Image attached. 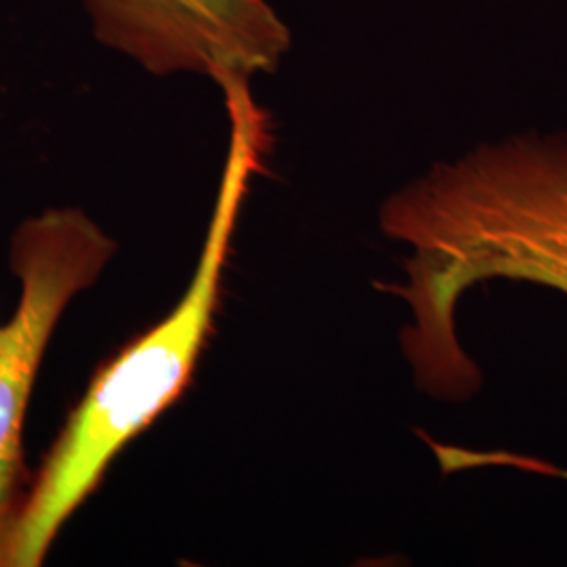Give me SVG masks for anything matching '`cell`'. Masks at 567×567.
Returning <instances> with one entry per match:
<instances>
[{"label":"cell","instance_id":"cell-1","mask_svg":"<svg viewBox=\"0 0 567 567\" xmlns=\"http://www.w3.org/2000/svg\"><path fill=\"white\" fill-rule=\"evenodd\" d=\"M381 227L410 250L405 282L386 292L412 313L402 344L416 383L463 400L480 385L456 332L466 290L511 280L567 297V135L513 137L440 164L389 198Z\"/></svg>","mask_w":567,"mask_h":567},{"label":"cell","instance_id":"cell-2","mask_svg":"<svg viewBox=\"0 0 567 567\" xmlns=\"http://www.w3.org/2000/svg\"><path fill=\"white\" fill-rule=\"evenodd\" d=\"M231 147L203 255L182 301L95 372L44 454L7 567H39L61 527L97 489L122 447L182 398L213 332L246 187L264 154L265 121L250 97L227 103Z\"/></svg>","mask_w":567,"mask_h":567},{"label":"cell","instance_id":"cell-5","mask_svg":"<svg viewBox=\"0 0 567 567\" xmlns=\"http://www.w3.org/2000/svg\"><path fill=\"white\" fill-rule=\"evenodd\" d=\"M2 339H4V328H0V344H2Z\"/></svg>","mask_w":567,"mask_h":567},{"label":"cell","instance_id":"cell-3","mask_svg":"<svg viewBox=\"0 0 567 567\" xmlns=\"http://www.w3.org/2000/svg\"><path fill=\"white\" fill-rule=\"evenodd\" d=\"M116 243L79 208H51L20 225L11 269L18 311L0 344V567H7L32 477L23 463V416L44 349L70 301L97 282Z\"/></svg>","mask_w":567,"mask_h":567},{"label":"cell","instance_id":"cell-4","mask_svg":"<svg viewBox=\"0 0 567 567\" xmlns=\"http://www.w3.org/2000/svg\"><path fill=\"white\" fill-rule=\"evenodd\" d=\"M95 37L154 74L196 72L246 89L274 72L290 30L265 0H84Z\"/></svg>","mask_w":567,"mask_h":567}]
</instances>
